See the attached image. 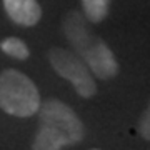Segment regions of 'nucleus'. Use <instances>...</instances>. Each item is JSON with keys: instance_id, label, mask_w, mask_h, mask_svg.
I'll list each match as a JSON object with an SVG mask.
<instances>
[{"instance_id": "f257e3e1", "label": "nucleus", "mask_w": 150, "mask_h": 150, "mask_svg": "<svg viewBox=\"0 0 150 150\" xmlns=\"http://www.w3.org/2000/svg\"><path fill=\"white\" fill-rule=\"evenodd\" d=\"M65 33L75 50L80 54L82 60L98 79H110L117 75L118 65L112 50L102 42L88 33L87 27L82 22V17L77 12L69 13L65 18Z\"/></svg>"}, {"instance_id": "f03ea898", "label": "nucleus", "mask_w": 150, "mask_h": 150, "mask_svg": "<svg viewBox=\"0 0 150 150\" xmlns=\"http://www.w3.org/2000/svg\"><path fill=\"white\" fill-rule=\"evenodd\" d=\"M40 93L25 74L4 70L0 74V108L8 115L27 118L38 112Z\"/></svg>"}, {"instance_id": "7ed1b4c3", "label": "nucleus", "mask_w": 150, "mask_h": 150, "mask_svg": "<svg viewBox=\"0 0 150 150\" xmlns=\"http://www.w3.org/2000/svg\"><path fill=\"white\" fill-rule=\"evenodd\" d=\"M48 60L55 72L75 87L79 95H82L83 98H90L95 95V80L90 77L88 67L80 57L70 54L69 50L64 48H52L48 52Z\"/></svg>"}, {"instance_id": "20e7f679", "label": "nucleus", "mask_w": 150, "mask_h": 150, "mask_svg": "<svg viewBox=\"0 0 150 150\" xmlns=\"http://www.w3.org/2000/svg\"><path fill=\"white\" fill-rule=\"evenodd\" d=\"M40 112V125L42 127H52L67 137L70 144H79L85 137V129L77 113L67 105L57 98L48 100L38 107Z\"/></svg>"}, {"instance_id": "39448f33", "label": "nucleus", "mask_w": 150, "mask_h": 150, "mask_svg": "<svg viewBox=\"0 0 150 150\" xmlns=\"http://www.w3.org/2000/svg\"><path fill=\"white\" fill-rule=\"evenodd\" d=\"M4 7L7 15L15 23L23 27L35 25L42 17V10L37 0H4Z\"/></svg>"}, {"instance_id": "423d86ee", "label": "nucleus", "mask_w": 150, "mask_h": 150, "mask_svg": "<svg viewBox=\"0 0 150 150\" xmlns=\"http://www.w3.org/2000/svg\"><path fill=\"white\" fill-rule=\"evenodd\" d=\"M70 142L67 140L62 132L52 127H40V132L33 140V149L35 150H59L67 147Z\"/></svg>"}, {"instance_id": "0eeeda50", "label": "nucleus", "mask_w": 150, "mask_h": 150, "mask_svg": "<svg viewBox=\"0 0 150 150\" xmlns=\"http://www.w3.org/2000/svg\"><path fill=\"white\" fill-rule=\"evenodd\" d=\"M108 2H110V0H82L87 18L90 22H93V23L102 22L103 18L107 17Z\"/></svg>"}, {"instance_id": "6e6552de", "label": "nucleus", "mask_w": 150, "mask_h": 150, "mask_svg": "<svg viewBox=\"0 0 150 150\" xmlns=\"http://www.w3.org/2000/svg\"><path fill=\"white\" fill-rule=\"evenodd\" d=\"M0 48L5 52L7 55H10L13 59H18V60H25L28 57V48L27 45L22 42L20 38L17 37H8L5 38L4 42L0 43Z\"/></svg>"}, {"instance_id": "1a4fd4ad", "label": "nucleus", "mask_w": 150, "mask_h": 150, "mask_svg": "<svg viewBox=\"0 0 150 150\" xmlns=\"http://www.w3.org/2000/svg\"><path fill=\"white\" fill-rule=\"evenodd\" d=\"M139 132H140V135H142L145 140L150 139V134H149V112H145L144 115H142V118H140Z\"/></svg>"}]
</instances>
